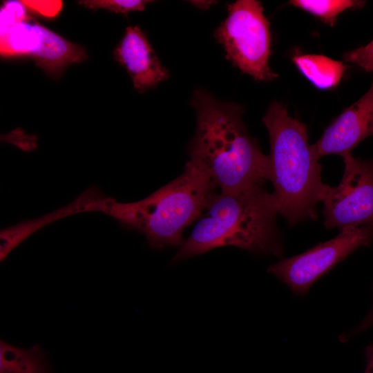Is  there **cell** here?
<instances>
[{
	"label": "cell",
	"instance_id": "8",
	"mask_svg": "<svg viewBox=\"0 0 373 373\" xmlns=\"http://www.w3.org/2000/svg\"><path fill=\"white\" fill-rule=\"evenodd\" d=\"M3 57H29L48 75L60 76L68 65L87 58L84 48L68 41L29 18L1 32Z\"/></svg>",
	"mask_w": 373,
	"mask_h": 373
},
{
	"label": "cell",
	"instance_id": "17",
	"mask_svg": "<svg viewBox=\"0 0 373 373\" xmlns=\"http://www.w3.org/2000/svg\"><path fill=\"white\" fill-rule=\"evenodd\" d=\"M28 10L47 17H53L62 7L61 1H21Z\"/></svg>",
	"mask_w": 373,
	"mask_h": 373
},
{
	"label": "cell",
	"instance_id": "11",
	"mask_svg": "<svg viewBox=\"0 0 373 373\" xmlns=\"http://www.w3.org/2000/svg\"><path fill=\"white\" fill-rule=\"evenodd\" d=\"M0 373H51V370L39 344L23 349L1 340Z\"/></svg>",
	"mask_w": 373,
	"mask_h": 373
},
{
	"label": "cell",
	"instance_id": "9",
	"mask_svg": "<svg viewBox=\"0 0 373 373\" xmlns=\"http://www.w3.org/2000/svg\"><path fill=\"white\" fill-rule=\"evenodd\" d=\"M370 136H373V81L367 93L345 109L313 146L320 157L331 154L343 156Z\"/></svg>",
	"mask_w": 373,
	"mask_h": 373
},
{
	"label": "cell",
	"instance_id": "1",
	"mask_svg": "<svg viewBox=\"0 0 373 373\" xmlns=\"http://www.w3.org/2000/svg\"><path fill=\"white\" fill-rule=\"evenodd\" d=\"M191 105L197 123L189 160L204 169L221 193L264 186L269 180V157L249 134L243 108L220 102L203 89L193 92Z\"/></svg>",
	"mask_w": 373,
	"mask_h": 373
},
{
	"label": "cell",
	"instance_id": "6",
	"mask_svg": "<svg viewBox=\"0 0 373 373\" xmlns=\"http://www.w3.org/2000/svg\"><path fill=\"white\" fill-rule=\"evenodd\" d=\"M372 241L373 224L346 227L332 240L269 266L268 272L285 283L294 294L303 296L336 264Z\"/></svg>",
	"mask_w": 373,
	"mask_h": 373
},
{
	"label": "cell",
	"instance_id": "14",
	"mask_svg": "<svg viewBox=\"0 0 373 373\" xmlns=\"http://www.w3.org/2000/svg\"><path fill=\"white\" fill-rule=\"evenodd\" d=\"M152 2L148 0H84L78 3L92 9H106L115 13L126 15L131 11H142L146 4Z\"/></svg>",
	"mask_w": 373,
	"mask_h": 373
},
{
	"label": "cell",
	"instance_id": "16",
	"mask_svg": "<svg viewBox=\"0 0 373 373\" xmlns=\"http://www.w3.org/2000/svg\"><path fill=\"white\" fill-rule=\"evenodd\" d=\"M343 58L367 72H373V40L365 46L344 53Z\"/></svg>",
	"mask_w": 373,
	"mask_h": 373
},
{
	"label": "cell",
	"instance_id": "4",
	"mask_svg": "<svg viewBox=\"0 0 373 373\" xmlns=\"http://www.w3.org/2000/svg\"><path fill=\"white\" fill-rule=\"evenodd\" d=\"M216 188L204 169L189 160L180 175L146 198L132 202L103 198L95 210L142 233L153 249L180 247L184 230L202 216Z\"/></svg>",
	"mask_w": 373,
	"mask_h": 373
},
{
	"label": "cell",
	"instance_id": "10",
	"mask_svg": "<svg viewBox=\"0 0 373 373\" xmlns=\"http://www.w3.org/2000/svg\"><path fill=\"white\" fill-rule=\"evenodd\" d=\"M114 56L126 68L134 88L139 92L169 78V70L162 65L146 36L137 26L126 28Z\"/></svg>",
	"mask_w": 373,
	"mask_h": 373
},
{
	"label": "cell",
	"instance_id": "18",
	"mask_svg": "<svg viewBox=\"0 0 373 373\" xmlns=\"http://www.w3.org/2000/svg\"><path fill=\"white\" fill-rule=\"evenodd\" d=\"M372 325H373V309L371 310L370 313L365 318V319L352 332L347 334H344L341 336V340L343 342L346 341L354 334H358V332L367 329Z\"/></svg>",
	"mask_w": 373,
	"mask_h": 373
},
{
	"label": "cell",
	"instance_id": "2",
	"mask_svg": "<svg viewBox=\"0 0 373 373\" xmlns=\"http://www.w3.org/2000/svg\"><path fill=\"white\" fill-rule=\"evenodd\" d=\"M171 262L233 246L280 257L283 247L276 223L277 203L264 186L238 193H216Z\"/></svg>",
	"mask_w": 373,
	"mask_h": 373
},
{
	"label": "cell",
	"instance_id": "5",
	"mask_svg": "<svg viewBox=\"0 0 373 373\" xmlns=\"http://www.w3.org/2000/svg\"><path fill=\"white\" fill-rule=\"evenodd\" d=\"M227 10V17L214 32L226 57L255 80L271 81L277 77L268 65L271 33L260 2L238 0L228 4Z\"/></svg>",
	"mask_w": 373,
	"mask_h": 373
},
{
	"label": "cell",
	"instance_id": "12",
	"mask_svg": "<svg viewBox=\"0 0 373 373\" xmlns=\"http://www.w3.org/2000/svg\"><path fill=\"white\" fill-rule=\"evenodd\" d=\"M292 60L301 73L320 89L335 87L348 68L343 62L322 55H297Z\"/></svg>",
	"mask_w": 373,
	"mask_h": 373
},
{
	"label": "cell",
	"instance_id": "20",
	"mask_svg": "<svg viewBox=\"0 0 373 373\" xmlns=\"http://www.w3.org/2000/svg\"><path fill=\"white\" fill-rule=\"evenodd\" d=\"M191 4L200 9H207L216 1H191Z\"/></svg>",
	"mask_w": 373,
	"mask_h": 373
},
{
	"label": "cell",
	"instance_id": "15",
	"mask_svg": "<svg viewBox=\"0 0 373 373\" xmlns=\"http://www.w3.org/2000/svg\"><path fill=\"white\" fill-rule=\"evenodd\" d=\"M21 1H7L1 8V32L30 16Z\"/></svg>",
	"mask_w": 373,
	"mask_h": 373
},
{
	"label": "cell",
	"instance_id": "19",
	"mask_svg": "<svg viewBox=\"0 0 373 373\" xmlns=\"http://www.w3.org/2000/svg\"><path fill=\"white\" fill-rule=\"evenodd\" d=\"M365 353L366 367L364 373H373V344L366 347Z\"/></svg>",
	"mask_w": 373,
	"mask_h": 373
},
{
	"label": "cell",
	"instance_id": "3",
	"mask_svg": "<svg viewBox=\"0 0 373 373\" xmlns=\"http://www.w3.org/2000/svg\"><path fill=\"white\" fill-rule=\"evenodd\" d=\"M262 122L269 137V180L278 213L289 226L316 220V205L329 186L322 181L321 157L308 143L305 124L277 102L271 103Z\"/></svg>",
	"mask_w": 373,
	"mask_h": 373
},
{
	"label": "cell",
	"instance_id": "7",
	"mask_svg": "<svg viewBox=\"0 0 373 373\" xmlns=\"http://www.w3.org/2000/svg\"><path fill=\"white\" fill-rule=\"evenodd\" d=\"M345 169L338 186H329L322 201L327 229L373 224V160L343 156Z\"/></svg>",
	"mask_w": 373,
	"mask_h": 373
},
{
	"label": "cell",
	"instance_id": "13",
	"mask_svg": "<svg viewBox=\"0 0 373 373\" xmlns=\"http://www.w3.org/2000/svg\"><path fill=\"white\" fill-rule=\"evenodd\" d=\"M365 3L364 1L354 0H292L289 1V4L319 17L331 26L334 24L340 13L348 9L361 8Z\"/></svg>",
	"mask_w": 373,
	"mask_h": 373
}]
</instances>
